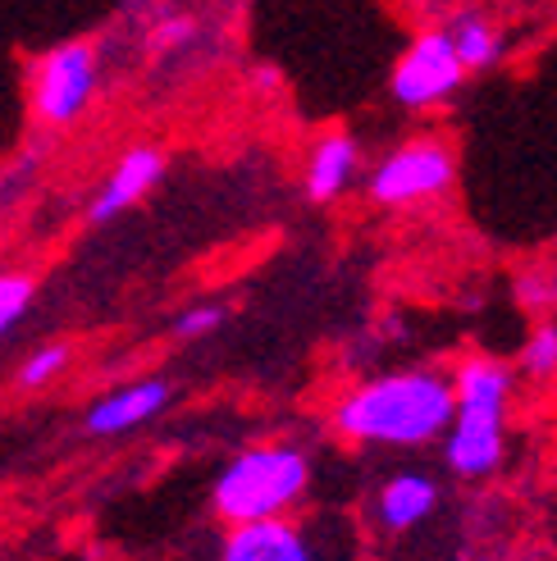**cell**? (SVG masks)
<instances>
[{
    "label": "cell",
    "mask_w": 557,
    "mask_h": 561,
    "mask_svg": "<svg viewBox=\"0 0 557 561\" xmlns=\"http://www.w3.org/2000/svg\"><path fill=\"white\" fill-rule=\"evenodd\" d=\"M457 415L453 375L430 366L384 370L356 379L329 411V425L352 447H384V453H421L443 443Z\"/></svg>",
    "instance_id": "obj_1"
},
{
    "label": "cell",
    "mask_w": 557,
    "mask_h": 561,
    "mask_svg": "<svg viewBox=\"0 0 557 561\" xmlns=\"http://www.w3.org/2000/svg\"><path fill=\"white\" fill-rule=\"evenodd\" d=\"M457 415L443 434V466L466 484H480L508 461V425L516 370L498 356H466L453 370Z\"/></svg>",
    "instance_id": "obj_2"
},
{
    "label": "cell",
    "mask_w": 557,
    "mask_h": 561,
    "mask_svg": "<svg viewBox=\"0 0 557 561\" xmlns=\"http://www.w3.org/2000/svg\"><path fill=\"white\" fill-rule=\"evenodd\" d=\"M311 493V457L297 443H252L219 466L211 507L225 525L293 516Z\"/></svg>",
    "instance_id": "obj_3"
},
{
    "label": "cell",
    "mask_w": 557,
    "mask_h": 561,
    "mask_svg": "<svg viewBox=\"0 0 557 561\" xmlns=\"http://www.w3.org/2000/svg\"><path fill=\"white\" fill-rule=\"evenodd\" d=\"M453 183H457V156L443 137H407L394 151H384L366 174L371 202L384 210L425 206Z\"/></svg>",
    "instance_id": "obj_4"
},
{
    "label": "cell",
    "mask_w": 557,
    "mask_h": 561,
    "mask_svg": "<svg viewBox=\"0 0 557 561\" xmlns=\"http://www.w3.org/2000/svg\"><path fill=\"white\" fill-rule=\"evenodd\" d=\"M466 78H470V69L462 65L453 33L439 23V27H421V33L411 37V46L398 55L394 73H388V92H394V101L402 110L421 115V110L453 101Z\"/></svg>",
    "instance_id": "obj_5"
},
{
    "label": "cell",
    "mask_w": 557,
    "mask_h": 561,
    "mask_svg": "<svg viewBox=\"0 0 557 561\" xmlns=\"http://www.w3.org/2000/svg\"><path fill=\"white\" fill-rule=\"evenodd\" d=\"M96 50L88 42H65L33 65V115L46 128H69L96 96Z\"/></svg>",
    "instance_id": "obj_6"
},
{
    "label": "cell",
    "mask_w": 557,
    "mask_h": 561,
    "mask_svg": "<svg viewBox=\"0 0 557 561\" xmlns=\"http://www.w3.org/2000/svg\"><path fill=\"white\" fill-rule=\"evenodd\" d=\"M219 561H325L311 529L293 516L252 520V525H229Z\"/></svg>",
    "instance_id": "obj_7"
},
{
    "label": "cell",
    "mask_w": 557,
    "mask_h": 561,
    "mask_svg": "<svg viewBox=\"0 0 557 561\" xmlns=\"http://www.w3.org/2000/svg\"><path fill=\"white\" fill-rule=\"evenodd\" d=\"M443 502V489L430 470H394L371 497V520L384 535H411L434 520Z\"/></svg>",
    "instance_id": "obj_8"
},
{
    "label": "cell",
    "mask_w": 557,
    "mask_h": 561,
    "mask_svg": "<svg viewBox=\"0 0 557 561\" xmlns=\"http://www.w3.org/2000/svg\"><path fill=\"white\" fill-rule=\"evenodd\" d=\"M164 407H170V379L147 375V379H133L124 388L101 392V398L88 407V415H82V430L92 438H115L128 430H143Z\"/></svg>",
    "instance_id": "obj_9"
},
{
    "label": "cell",
    "mask_w": 557,
    "mask_h": 561,
    "mask_svg": "<svg viewBox=\"0 0 557 561\" xmlns=\"http://www.w3.org/2000/svg\"><path fill=\"white\" fill-rule=\"evenodd\" d=\"M164 174V151L160 147H133L120 156V164L110 170V179L101 183V192L92 196V206H88V224H105V219H115L124 215L128 206H137L143 196L160 183Z\"/></svg>",
    "instance_id": "obj_10"
},
{
    "label": "cell",
    "mask_w": 557,
    "mask_h": 561,
    "mask_svg": "<svg viewBox=\"0 0 557 561\" xmlns=\"http://www.w3.org/2000/svg\"><path fill=\"white\" fill-rule=\"evenodd\" d=\"M356 174H361V142L352 133H325L316 137L311 156H306L302 187L316 206H329L356 183Z\"/></svg>",
    "instance_id": "obj_11"
},
{
    "label": "cell",
    "mask_w": 557,
    "mask_h": 561,
    "mask_svg": "<svg viewBox=\"0 0 557 561\" xmlns=\"http://www.w3.org/2000/svg\"><path fill=\"white\" fill-rule=\"evenodd\" d=\"M453 33V46L462 55V65L470 73H485V69H498L508 55V33L498 27L493 19H485L480 10H457L448 23H443Z\"/></svg>",
    "instance_id": "obj_12"
},
{
    "label": "cell",
    "mask_w": 557,
    "mask_h": 561,
    "mask_svg": "<svg viewBox=\"0 0 557 561\" xmlns=\"http://www.w3.org/2000/svg\"><path fill=\"white\" fill-rule=\"evenodd\" d=\"M521 375L535 383H553L557 379V320H539L521 343Z\"/></svg>",
    "instance_id": "obj_13"
},
{
    "label": "cell",
    "mask_w": 557,
    "mask_h": 561,
    "mask_svg": "<svg viewBox=\"0 0 557 561\" xmlns=\"http://www.w3.org/2000/svg\"><path fill=\"white\" fill-rule=\"evenodd\" d=\"M69 360H73V352L65 347V343H46V347H37L33 356L19 366V388H46V383H55L65 370H69Z\"/></svg>",
    "instance_id": "obj_14"
},
{
    "label": "cell",
    "mask_w": 557,
    "mask_h": 561,
    "mask_svg": "<svg viewBox=\"0 0 557 561\" xmlns=\"http://www.w3.org/2000/svg\"><path fill=\"white\" fill-rule=\"evenodd\" d=\"M37 297V284H33V274H0V333H10L23 316H27V306H33Z\"/></svg>",
    "instance_id": "obj_15"
},
{
    "label": "cell",
    "mask_w": 557,
    "mask_h": 561,
    "mask_svg": "<svg viewBox=\"0 0 557 561\" xmlns=\"http://www.w3.org/2000/svg\"><path fill=\"white\" fill-rule=\"evenodd\" d=\"M219 324H225V306L219 301H197L174 320V333L183 343H197V339H206V333H215Z\"/></svg>",
    "instance_id": "obj_16"
},
{
    "label": "cell",
    "mask_w": 557,
    "mask_h": 561,
    "mask_svg": "<svg viewBox=\"0 0 557 561\" xmlns=\"http://www.w3.org/2000/svg\"><path fill=\"white\" fill-rule=\"evenodd\" d=\"M516 297H521V306H531V311H548V306H557V278L521 274L516 278Z\"/></svg>",
    "instance_id": "obj_17"
}]
</instances>
